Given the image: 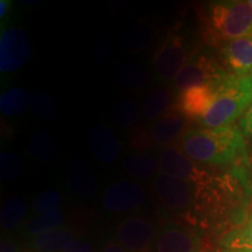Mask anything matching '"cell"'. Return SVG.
I'll return each mask as SVG.
<instances>
[{
  "label": "cell",
  "mask_w": 252,
  "mask_h": 252,
  "mask_svg": "<svg viewBox=\"0 0 252 252\" xmlns=\"http://www.w3.org/2000/svg\"><path fill=\"white\" fill-rule=\"evenodd\" d=\"M176 147L191 160L206 166L230 165L245 156L243 133L234 125L190 128L176 140Z\"/></svg>",
  "instance_id": "obj_1"
},
{
  "label": "cell",
  "mask_w": 252,
  "mask_h": 252,
  "mask_svg": "<svg viewBox=\"0 0 252 252\" xmlns=\"http://www.w3.org/2000/svg\"><path fill=\"white\" fill-rule=\"evenodd\" d=\"M252 103V75L229 74L219 83V94L200 124L206 128L231 126Z\"/></svg>",
  "instance_id": "obj_2"
},
{
  "label": "cell",
  "mask_w": 252,
  "mask_h": 252,
  "mask_svg": "<svg viewBox=\"0 0 252 252\" xmlns=\"http://www.w3.org/2000/svg\"><path fill=\"white\" fill-rule=\"evenodd\" d=\"M204 36L209 43L252 36V7L249 1H217L208 6Z\"/></svg>",
  "instance_id": "obj_3"
},
{
  "label": "cell",
  "mask_w": 252,
  "mask_h": 252,
  "mask_svg": "<svg viewBox=\"0 0 252 252\" xmlns=\"http://www.w3.org/2000/svg\"><path fill=\"white\" fill-rule=\"evenodd\" d=\"M195 52L185 34L178 30L169 31L153 54L152 65L157 76L163 81L174 80Z\"/></svg>",
  "instance_id": "obj_4"
},
{
  "label": "cell",
  "mask_w": 252,
  "mask_h": 252,
  "mask_svg": "<svg viewBox=\"0 0 252 252\" xmlns=\"http://www.w3.org/2000/svg\"><path fill=\"white\" fill-rule=\"evenodd\" d=\"M230 72L223 67L222 62L207 50L196 49L189 61L184 65L173 80L179 93L194 87L215 83L228 76Z\"/></svg>",
  "instance_id": "obj_5"
},
{
  "label": "cell",
  "mask_w": 252,
  "mask_h": 252,
  "mask_svg": "<svg viewBox=\"0 0 252 252\" xmlns=\"http://www.w3.org/2000/svg\"><path fill=\"white\" fill-rule=\"evenodd\" d=\"M159 162L162 174L188 181L197 187H209L217 180L209 169L191 160L176 146H167L163 149L159 157Z\"/></svg>",
  "instance_id": "obj_6"
},
{
  "label": "cell",
  "mask_w": 252,
  "mask_h": 252,
  "mask_svg": "<svg viewBox=\"0 0 252 252\" xmlns=\"http://www.w3.org/2000/svg\"><path fill=\"white\" fill-rule=\"evenodd\" d=\"M153 188L160 203L171 212L189 210L201 195V187L162 173L154 179Z\"/></svg>",
  "instance_id": "obj_7"
},
{
  "label": "cell",
  "mask_w": 252,
  "mask_h": 252,
  "mask_svg": "<svg viewBox=\"0 0 252 252\" xmlns=\"http://www.w3.org/2000/svg\"><path fill=\"white\" fill-rule=\"evenodd\" d=\"M32 41L21 27L2 30L0 35V71L2 74L18 71L32 55Z\"/></svg>",
  "instance_id": "obj_8"
},
{
  "label": "cell",
  "mask_w": 252,
  "mask_h": 252,
  "mask_svg": "<svg viewBox=\"0 0 252 252\" xmlns=\"http://www.w3.org/2000/svg\"><path fill=\"white\" fill-rule=\"evenodd\" d=\"M220 81L181 91L173 109L185 118L201 122L216 100Z\"/></svg>",
  "instance_id": "obj_9"
},
{
  "label": "cell",
  "mask_w": 252,
  "mask_h": 252,
  "mask_svg": "<svg viewBox=\"0 0 252 252\" xmlns=\"http://www.w3.org/2000/svg\"><path fill=\"white\" fill-rule=\"evenodd\" d=\"M144 189L130 180H119L105 189L102 196L103 207L110 213H127L139 209L145 203Z\"/></svg>",
  "instance_id": "obj_10"
},
{
  "label": "cell",
  "mask_w": 252,
  "mask_h": 252,
  "mask_svg": "<svg viewBox=\"0 0 252 252\" xmlns=\"http://www.w3.org/2000/svg\"><path fill=\"white\" fill-rule=\"evenodd\" d=\"M117 242L128 252H150L153 244L154 226L141 216H131L121 222L116 230Z\"/></svg>",
  "instance_id": "obj_11"
},
{
  "label": "cell",
  "mask_w": 252,
  "mask_h": 252,
  "mask_svg": "<svg viewBox=\"0 0 252 252\" xmlns=\"http://www.w3.org/2000/svg\"><path fill=\"white\" fill-rule=\"evenodd\" d=\"M157 252H201V241L195 232L185 226L166 224L156 238Z\"/></svg>",
  "instance_id": "obj_12"
},
{
  "label": "cell",
  "mask_w": 252,
  "mask_h": 252,
  "mask_svg": "<svg viewBox=\"0 0 252 252\" xmlns=\"http://www.w3.org/2000/svg\"><path fill=\"white\" fill-rule=\"evenodd\" d=\"M223 67L237 76L252 75V36L228 41L220 48Z\"/></svg>",
  "instance_id": "obj_13"
},
{
  "label": "cell",
  "mask_w": 252,
  "mask_h": 252,
  "mask_svg": "<svg viewBox=\"0 0 252 252\" xmlns=\"http://www.w3.org/2000/svg\"><path fill=\"white\" fill-rule=\"evenodd\" d=\"M88 145L93 156L99 162H115L121 154V145L112 130L104 124L93 126L88 132Z\"/></svg>",
  "instance_id": "obj_14"
},
{
  "label": "cell",
  "mask_w": 252,
  "mask_h": 252,
  "mask_svg": "<svg viewBox=\"0 0 252 252\" xmlns=\"http://www.w3.org/2000/svg\"><path fill=\"white\" fill-rule=\"evenodd\" d=\"M68 187L77 196H93L97 189V180L94 173L83 158L74 156L69 159L67 165Z\"/></svg>",
  "instance_id": "obj_15"
},
{
  "label": "cell",
  "mask_w": 252,
  "mask_h": 252,
  "mask_svg": "<svg viewBox=\"0 0 252 252\" xmlns=\"http://www.w3.org/2000/svg\"><path fill=\"white\" fill-rule=\"evenodd\" d=\"M186 125L187 118L172 109L165 116L158 119L149 130L152 146H167L178 140L184 134Z\"/></svg>",
  "instance_id": "obj_16"
},
{
  "label": "cell",
  "mask_w": 252,
  "mask_h": 252,
  "mask_svg": "<svg viewBox=\"0 0 252 252\" xmlns=\"http://www.w3.org/2000/svg\"><path fill=\"white\" fill-rule=\"evenodd\" d=\"M173 103V94L169 88L161 87L151 91L145 98L141 108V113L149 121H158L171 111Z\"/></svg>",
  "instance_id": "obj_17"
},
{
  "label": "cell",
  "mask_w": 252,
  "mask_h": 252,
  "mask_svg": "<svg viewBox=\"0 0 252 252\" xmlns=\"http://www.w3.org/2000/svg\"><path fill=\"white\" fill-rule=\"evenodd\" d=\"M226 251H252V214L220 238Z\"/></svg>",
  "instance_id": "obj_18"
},
{
  "label": "cell",
  "mask_w": 252,
  "mask_h": 252,
  "mask_svg": "<svg viewBox=\"0 0 252 252\" xmlns=\"http://www.w3.org/2000/svg\"><path fill=\"white\" fill-rule=\"evenodd\" d=\"M153 35V28L149 25H132L122 32L119 35V43L127 52L139 53L150 45Z\"/></svg>",
  "instance_id": "obj_19"
},
{
  "label": "cell",
  "mask_w": 252,
  "mask_h": 252,
  "mask_svg": "<svg viewBox=\"0 0 252 252\" xmlns=\"http://www.w3.org/2000/svg\"><path fill=\"white\" fill-rule=\"evenodd\" d=\"M116 81L127 90H140L149 84V76L140 65L130 61H123L116 67Z\"/></svg>",
  "instance_id": "obj_20"
},
{
  "label": "cell",
  "mask_w": 252,
  "mask_h": 252,
  "mask_svg": "<svg viewBox=\"0 0 252 252\" xmlns=\"http://www.w3.org/2000/svg\"><path fill=\"white\" fill-rule=\"evenodd\" d=\"M65 222V214L61 209L56 212L45 214V215H35L31 217L25 223L24 231L28 237L33 238L46 232L54 231L60 228H63Z\"/></svg>",
  "instance_id": "obj_21"
},
{
  "label": "cell",
  "mask_w": 252,
  "mask_h": 252,
  "mask_svg": "<svg viewBox=\"0 0 252 252\" xmlns=\"http://www.w3.org/2000/svg\"><path fill=\"white\" fill-rule=\"evenodd\" d=\"M31 102V94L26 89L12 88L0 96V112L6 117H18L26 111Z\"/></svg>",
  "instance_id": "obj_22"
},
{
  "label": "cell",
  "mask_w": 252,
  "mask_h": 252,
  "mask_svg": "<svg viewBox=\"0 0 252 252\" xmlns=\"http://www.w3.org/2000/svg\"><path fill=\"white\" fill-rule=\"evenodd\" d=\"M126 174L138 180H145L154 176L160 169V162L157 158L149 154H134L124 161Z\"/></svg>",
  "instance_id": "obj_23"
},
{
  "label": "cell",
  "mask_w": 252,
  "mask_h": 252,
  "mask_svg": "<svg viewBox=\"0 0 252 252\" xmlns=\"http://www.w3.org/2000/svg\"><path fill=\"white\" fill-rule=\"evenodd\" d=\"M70 239H72V232L70 230L60 228L54 231L31 238L30 245L35 252H59L62 251L63 247Z\"/></svg>",
  "instance_id": "obj_24"
},
{
  "label": "cell",
  "mask_w": 252,
  "mask_h": 252,
  "mask_svg": "<svg viewBox=\"0 0 252 252\" xmlns=\"http://www.w3.org/2000/svg\"><path fill=\"white\" fill-rule=\"evenodd\" d=\"M26 215V203L23 198L11 196L2 203L1 207V229L6 231L15 230L23 223Z\"/></svg>",
  "instance_id": "obj_25"
},
{
  "label": "cell",
  "mask_w": 252,
  "mask_h": 252,
  "mask_svg": "<svg viewBox=\"0 0 252 252\" xmlns=\"http://www.w3.org/2000/svg\"><path fill=\"white\" fill-rule=\"evenodd\" d=\"M55 139L48 131L40 130L34 133L30 143V154L37 161H47L54 156Z\"/></svg>",
  "instance_id": "obj_26"
},
{
  "label": "cell",
  "mask_w": 252,
  "mask_h": 252,
  "mask_svg": "<svg viewBox=\"0 0 252 252\" xmlns=\"http://www.w3.org/2000/svg\"><path fill=\"white\" fill-rule=\"evenodd\" d=\"M32 112L37 119L42 122H52L59 115L58 104L46 91H39L33 96L31 102Z\"/></svg>",
  "instance_id": "obj_27"
},
{
  "label": "cell",
  "mask_w": 252,
  "mask_h": 252,
  "mask_svg": "<svg viewBox=\"0 0 252 252\" xmlns=\"http://www.w3.org/2000/svg\"><path fill=\"white\" fill-rule=\"evenodd\" d=\"M141 115L143 113H141L139 105L133 100L126 99L116 106L115 111H113V122L119 127L127 128L135 125Z\"/></svg>",
  "instance_id": "obj_28"
},
{
  "label": "cell",
  "mask_w": 252,
  "mask_h": 252,
  "mask_svg": "<svg viewBox=\"0 0 252 252\" xmlns=\"http://www.w3.org/2000/svg\"><path fill=\"white\" fill-rule=\"evenodd\" d=\"M24 163L13 153L1 152L0 154V175L5 182H14L24 175Z\"/></svg>",
  "instance_id": "obj_29"
},
{
  "label": "cell",
  "mask_w": 252,
  "mask_h": 252,
  "mask_svg": "<svg viewBox=\"0 0 252 252\" xmlns=\"http://www.w3.org/2000/svg\"><path fill=\"white\" fill-rule=\"evenodd\" d=\"M62 204L61 194L55 190H46L37 195L32 204V209L36 215H45L60 210Z\"/></svg>",
  "instance_id": "obj_30"
},
{
  "label": "cell",
  "mask_w": 252,
  "mask_h": 252,
  "mask_svg": "<svg viewBox=\"0 0 252 252\" xmlns=\"http://www.w3.org/2000/svg\"><path fill=\"white\" fill-rule=\"evenodd\" d=\"M61 252H94V248L86 241L72 238L65 243Z\"/></svg>",
  "instance_id": "obj_31"
},
{
  "label": "cell",
  "mask_w": 252,
  "mask_h": 252,
  "mask_svg": "<svg viewBox=\"0 0 252 252\" xmlns=\"http://www.w3.org/2000/svg\"><path fill=\"white\" fill-rule=\"evenodd\" d=\"M239 130L242 133L252 137V103L239 121Z\"/></svg>",
  "instance_id": "obj_32"
},
{
  "label": "cell",
  "mask_w": 252,
  "mask_h": 252,
  "mask_svg": "<svg viewBox=\"0 0 252 252\" xmlns=\"http://www.w3.org/2000/svg\"><path fill=\"white\" fill-rule=\"evenodd\" d=\"M0 252H20L18 245L11 241L9 238H2L1 244H0Z\"/></svg>",
  "instance_id": "obj_33"
},
{
  "label": "cell",
  "mask_w": 252,
  "mask_h": 252,
  "mask_svg": "<svg viewBox=\"0 0 252 252\" xmlns=\"http://www.w3.org/2000/svg\"><path fill=\"white\" fill-rule=\"evenodd\" d=\"M102 252H128L126 249L123 247V245L119 243V242H108V243H105L104 245L103 249H102Z\"/></svg>",
  "instance_id": "obj_34"
},
{
  "label": "cell",
  "mask_w": 252,
  "mask_h": 252,
  "mask_svg": "<svg viewBox=\"0 0 252 252\" xmlns=\"http://www.w3.org/2000/svg\"><path fill=\"white\" fill-rule=\"evenodd\" d=\"M11 6V0H1V1H0V18H1V20H4V18L8 14Z\"/></svg>",
  "instance_id": "obj_35"
},
{
  "label": "cell",
  "mask_w": 252,
  "mask_h": 252,
  "mask_svg": "<svg viewBox=\"0 0 252 252\" xmlns=\"http://www.w3.org/2000/svg\"><path fill=\"white\" fill-rule=\"evenodd\" d=\"M250 169H251V178H252V156H251V159H250Z\"/></svg>",
  "instance_id": "obj_36"
},
{
  "label": "cell",
  "mask_w": 252,
  "mask_h": 252,
  "mask_svg": "<svg viewBox=\"0 0 252 252\" xmlns=\"http://www.w3.org/2000/svg\"><path fill=\"white\" fill-rule=\"evenodd\" d=\"M224 252H252V251H224Z\"/></svg>",
  "instance_id": "obj_37"
},
{
  "label": "cell",
  "mask_w": 252,
  "mask_h": 252,
  "mask_svg": "<svg viewBox=\"0 0 252 252\" xmlns=\"http://www.w3.org/2000/svg\"><path fill=\"white\" fill-rule=\"evenodd\" d=\"M249 4H250L251 7H252V0H250V1H249Z\"/></svg>",
  "instance_id": "obj_38"
}]
</instances>
